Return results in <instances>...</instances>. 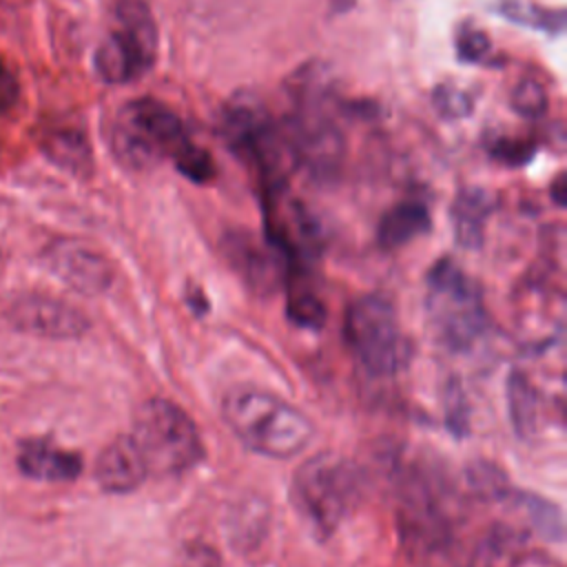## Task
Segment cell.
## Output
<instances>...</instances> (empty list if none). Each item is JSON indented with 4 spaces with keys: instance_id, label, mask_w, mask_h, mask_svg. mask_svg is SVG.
Listing matches in <instances>:
<instances>
[{
    "instance_id": "1",
    "label": "cell",
    "mask_w": 567,
    "mask_h": 567,
    "mask_svg": "<svg viewBox=\"0 0 567 567\" xmlns=\"http://www.w3.org/2000/svg\"><path fill=\"white\" fill-rule=\"evenodd\" d=\"M219 133L228 151L259 175L264 193L286 188L288 173L297 168L295 153L284 128L259 95L239 91L221 106Z\"/></svg>"
},
{
    "instance_id": "2",
    "label": "cell",
    "mask_w": 567,
    "mask_h": 567,
    "mask_svg": "<svg viewBox=\"0 0 567 567\" xmlns=\"http://www.w3.org/2000/svg\"><path fill=\"white\" fill-rule=\"evenodd\" d=\"M221 414L233 434L255 454L292 458L308 447L315 427L292 403L257 388H237L226 394Z\"/></svg>"
},
{
    "instance_id": "3",
    "label": "cell",
    "mask_w": 567,
    "mask_h": 567,
    "mask_svg": "<svg viewBox=\"0 0 567 567\" xmlns=\"http://www.w3.org/2000/svg\"><path fill=\"white\" fill-rule=\"evenodd\" d=\"M361 494V472L332 452L303 461L290 483L295 512L319 538L330 536L354 512Z\"/></svg>"
},
{
    "instance_id": "4",
    "label": "cell",
    "mask_w": 567,
    "mask_h": 567,
    "mask_svg": "<svg viewBox=\"0 0 567 567\" xmlns=\"http://www.w3.org/2000/svg\"><path fill=\"white\" fill-rule=\"evenodd\" d=\"M425 315L441 346L472 348L487 326L478 284L450 257H441L425 277Z\"/></svg>"
},
{
    "instance_id": "5",
    "label": "cell",
    "mask_w": 567,
    "mask_h": 567,
    "mask_svg": "<svg viewBox=\"0 0 567 567\" xmlns=\"http://www.w3.org/2000/svg\"><path fill=\"white\" fill-rule=\"evenodd\" d=\"M109 140L117 162L133 171L173 159L193 142L177 113L153 97L126 102L111 124Z\"/></svg>"
},
{
    "instance_id": "6",
    "label": "cell",
    "mask_w": 567,
    "mask_h": 567,
    "mask_svg": "<svg viewBox=\"0 0 567 567\" xmlns=\"http://www.w3.org/2000/svg\"><path fill=\"white\" fill-rule=\"evenodd\" d=\"M148 474L175 476L195 467L204 456L197 425L168 399H148L140 405L133 432Z\"/></svg>"
},
{
    "instance_id": "7",
    "label": "cell",
    "mask_w": 567,
    "mask_h": 567,
    "mask_svg": "<svg viewBox=\"0 0 567 567\" xmlns=\"http://www.w3.org/2000/svg\"><path fill=\"white\" fill-rule=\"evenodd\" d=\"M348 348L370 377H392L405 368L410 346L392 301L370 292L354 299L343 323Z\"/></svg>"
},
{
    "instance_id": "8",
    "label": "cell",
    "mask_w": 567,
    "mask_h": 567,
    "mask_svg": "<svg viewBox=\"0 0 567 567\" xmlns=\"http://www.w3.org/2000/svg\"><path fill=\"white\" fill-rule=\"evenodd\" d=\"M157 58V24L146 0H117L113 29L95 51V71L109 84L146 75Z\"/></svg>"
},
{
    "instance_id": "9",
    "label": "cell",
    "mask_w": 567,
    "mask_h": 567,
    "mask_svg": "<svg viewBox=\"0 0 567 567\" xmlns=\"http://www.w3.org/2000/svg\"><path fill=\"white\" fill-rule=\"evenodd\" d=\"M447 494L427 472L405 478L401 496L403 538L412 551L434 554L452 540V509Z\"/></svg>"
},
{
    "instance_id": "10",
    "label": "cell",
    "mask_w": 567,
    "mask_h": 567,
    "mask_svg": "<svg viewBox=\"0 0 567 567\" xmlns=\"http://www.w3.org/2000/svg\"><path fill=\"white\" fill-rule=\"evenodd\" d=\"M224 255L233 270L257 292H272L286 281L290 264L266 235L255 237L246 230H233L224 237Z\"/></svg>"
},
{
    "instance_id": "11",
    "label": "cell",
    "mask_w": 567,
    "mask_h": 567,
    "mask_svg": "<svg viewBox=\"0 0 567 567\" xmlns=\"http://www.w3.org/2000/svg\"><path fill=\"white\" fill-rule=\"evenodd\" d=\"M47 268L69 288L82 295H100L113 284L111 261L78 239H58L44 250Z\"/></svg>"
},
{
    "instance_id": "12",
    "label": "cell",
    "mask_w": 567,
    "mask_h": 567,
    "mask_svg": "<svg viewBox=\"0 0 567 567\" xmlns=\"http://www.w3.org/2000/svg\"><path fill=\"white\" fill-rule=\"evenodd\" d=\"M7 319L16 330L47 339H78L91 326L75 306L47 295L16 299L9 306Z\"/></svg>"
},
{
    "instance_id": "13",
    "label": "cell",
    "mask_w": 567,
    "mask_h": 567,
    "mask_svg": "<svg viewBox=\"0 0 567 567\" xmlns=\"http://www.w3.org/2000/svg\"><path fill=\"white\" fill-rule=\"evenodd\" d=\"M146 476L148 467L131 434L111 441L95 461V481L111 494L133 492L146 481Z\"/></svg>"
},
{
    "instance_id": "14",
    "label": "cell",
    "mask_w": 567,
    "mask_h": 567,
    "mask_svg": "<svg viewBox=\"0 0 567 567\" xmlns=\"http://www.w3.org/2000/svg\"><path fill=\"white\" fill-rule=\"evenodd\" d=\"M18 467L24 476L44 483H69L82 472V456L49 439H31L20 445Z\"/></svg>"
},
{
    "instance_id": "15",
    "label": "cell",
    "mask_w": 567,
    "mask_h": 567,
    "mask_svg": "<svg viewBox=\"0 0 567 567\" xmlns=\"http://www.w3.org/2000/svg\"><path fill=\"white\" fill-rule=\"evenodd\" d=\"M40 146L55 166L75 177H89L93 173V151L86 133L80 126H51L42 133Z\"/></svg>"
},
{
    "instance_id": "16",
    "label": "cell",
    "mask_w": 567,
    "mask_h": 567,
    "mask_svg": "<svg viewBox=\"0 0 567 567\" xmlns=\"http://www.w3.org/2000/svg\"><path fill=\"white\" fill-rule=\"evenodd\" d=\"M496 206L492 193L478 186L461 188L452 204V228L458 246L467 250H476L483 244L485 224Z\"/></svg>"
},
{
    "instance_id": "17",
    "label": "cell",
    "mask_w": 567,
    "mask_h": 567,
    "mask_svg": "<svg viewBox=\"0 0 567 567\" xmlns=\"http://www.w3.org/2000/svg\"><path fill=\"white\" fill-rule=\"evenodd\" d=\"M432 226L430 210L425 204L408 199L392 206L379 221L377 241L383 250H396L416 237L425 235Z\"/></svg>"
},
{
    "instance_id": "18",
    "label": "cell",
    "mask_w": 567,
    "mask_h": 567,
    "mask_svg": "<svg viewBox=\"0 0 567 567\" xmlns=\"http://www.w3.org/2000/svg\"><path fill=\"white\" fill-rule=\"evenodd\" d=\"M284 284L288 290V299H286L288 317L301 328L319 330L326 321V306L321 301V295L306 281V268L288 266V275Z\"/></svg>"
},
{
    "instance_id": "19",
    "label": "cell",
    "mask_w": 567,
    "mask_h": 567,
    "mask_svg": "<svg viewBox=\"0 0 567 567\" xmlns=\"http://www.w3.org/2000/svg\"><path fill=\"white\" fill-rule=\"evenodd\" d=\"M507 410L514 432L520 439H529L538 430V394L529 379L520 370H512L507 377Z\"/></svg>"
},
{
    "instance_id": "20",
    "label": "cell",
    "mask_w": 567,
    "mask_h": 567,
    "mask_svg": "<svg viewBox=\"0 0 567 567\" xmlns=\"http://www.w3.org/2000/svg\"><path fill=\"white\" fill-rule=\"evenodd\" d=\"M516 505L529 516V520L534 523V527L538 529L540 536H545L547 540H556V543L563 540V536H565L563 514L554 503H549L536 494H518Z\"/></svg>"
},
{
    "instance_id": "21",
    "label": "cell",
    "mask_w": 567,
    "mask_h": 567,
    "mask_svg": "<svg viewBox=\"0 0 567 567\" xmlns=\"http://www.w3.org/2000/svg\"><path fill=\"white\" fill-rule=\"evenodd\" d=\"M432 104L436 113L445 120H461L467 117L474 109V97L467 89L454 82H443L432 93Z\"/></svg>"
},
{
    "instance_id": "22",
    "label": "cell",
    "mask_w": 567,
    "mask_h": 567,
    "mask_svg": "<svg viewBox=\"0 0 567 567\" xmlns=\"http://www.w3.org/2000/svg\"><path fill=\"white\" fill-rule=\"evenodd\" d=\"M171 162L186 179H190L195 184H206L215 177V164H213L210 153L195 142H190L186 148H182Z\"/></svg>"
},
{
    "instance_id": "23",
    "label": "cell",
    "mask_w": 567,
    "mask_h": 567,
    "mask_svg": "<svg viewBox=\"0 0 567 567\" xmlns=\"http://www.w3.org/2000/svg\"><path fill=\"white\" fill-rule=\"evenodd\" d=\"M503 13L509 20L543 29L547 33H560L565 27V16L563 11H551V9H543V7H534V4H520V2H507L503 7Z\"/></svg>"
},
{
    "instance_id": "24",
    "label": "cell",
    "mask_w": 567,
    "mask_h": 567,
    "mask_svg": "<svg viewBox=\"0 0 567 567\" xmlns=\"http://www.w3.org/2000/svg\"><path fill=\"white\" fill-rule=\"evenodd\" d=\"M512 109L525 120H536V117L545 115V111H547L545 86L534 78L520 80L512 91Z\"/></svg>"
},
{
    "instance_id": "25",
    "label": "cell",
    "mask_w": 567,
    "mask_h": 567,
    "mask_svg": "<svg viewBox=\"0 0 567 567\" xmlns=\"http://www.w3.org/2000/svg\"><path fill=\"white\" fill-rule=\"evenodd\" d=\"M487 151L501 164L523 166L532 159V155L536 151V144H534V140H527V137L498 135L492 142H487Z\"/></svg>"
},
{
    "instance_id": "26",
    "label": "cell",
    "mask_w": 567,
    "mask_h": 567,
    "mask_svg": "<svg viewBox=\"0 0 567 567\" xmlns=\"http://www.w3.org/2000/svg\"><path fill=\"white\" fill-rule=\"evenodd\" d=\"M492 51L487 33L474 24H463L456 33V55L463 62H483Z\"/></svg>"
},
{
    "instance_id": "27",
    "label": "cell",
    "mask_w": 567,
    "mask_h": 567,
    "mask_svg": "<svg viewBox=\"0 0 567 567\" xmlns=\"http://www.w3.org/2000/svg\"><path fill=\"white\" fill-rule=\"evenodd\" d=\"M20 100V82L16 71L0 60V115L9 113Z\"/></svg>"
},
{
    "instance_id": "28",
    "label": "cell",
    "mask_w": 567,
    "mask_h": 567,
    "mask_svg": "<svg viewBox=\"0 0 567 567\" xmlns=\"http://www.w3.org/2000/svg\"><path fill=\"white\" fill-rule=\"evenodd\" d=\"M551 195L558 206H565V175H558L551 186Z\"/></svg>"
}]
</instances>
